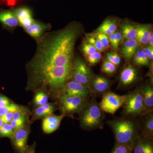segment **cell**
Here are the masks:
<instances>
[{
    "mask_svg": "<svg viewBox=\"0 0 153 153\" xmlns=\"http://www.w3.org/2000/svg\"><path fill=\"white\" fill-rule=\"evenodd\" d=\"M81 27L71 22L61 30L48 32L36 41V52L26 65L27 88L36 89L40 82L58 68L72 66L74 47Z\"/></svg>",
    "mask_w": 153,
    "mask_h": 153,
    "instance_id": "1",
    "label": "cell"
},
{
    "mask_svg": "<svg viewBox=\"0 0 153 153\" xmlns=\"http://www.w3.org/2000/svg\"><path fill=\"white\" fill-rule=\"evenodd\" d=\"M134 119L117 117L107 122L113 131L116 143L127 145L133 149L134 143L140 135L138 122Z\"/></svg>",
    "mask_w": 153,
    "mask_h": 153,
    "instance_id": "2",
    "label": "cell"
},
{
    "mask_svg": "<svg viewBox=\"0 0 153 153\" xmlns=\"http://www.w3.org/2000/svg\"><path fill=\"white\" fill-rule=\"evenodd\" d=\"M79 114L80 126L83 130L91 131L103 128L105 115L94 97L88 100Z\"/></svg>",
    "mask_w": 153,
    "mask_h": 153,
    "instance_id": "3",
    "label": "cell"
},
{
    "mask_svg": "<svg viewBox=\"0 0 153 153\" xmlns=\"http://www.w3.org/2000/svg\"><path fill=\"white\" fill-rule=\"evenodd\" d=\"M122 107L124 117L134 118L146 113L140 89L126 94L125 100Z\"/></svg>",
    "mask_w": 153,
    "mask_h": 153,
    "instance_id": "4",
    "label": "cell"
},
{
    "mask_svg": "<svg viewBox=\"0 0 153 153\" xmlns=\"http://www.w3.org/2000/svg\"><path fill=\"white\" fill-rule=\"evenodd\" d=\"M88 99L89 97L81 96H59L63 114H65L80 112L87 104Z\"/></svg>",
    "mask_w": 153,
    "mask_h": 153,
    "instance_id": "5",
    "label": "cell"
},
{
    "mask_svg": "<svg viewBox=\"0 0 153 153\" xmlns=\"http://www.w3.org/2000/svg\"><path fill=\"white\" fill-rule=\"evenodd\" d=\"M126 97V95H119L108 91L102 95L100 107L103 112L114 115L122 106Z\"/></svg>",
    "mask_w": 153,
    "mask_h": 153,
    "instance_id": "6",
    "label": "cell"
},
{
    "mask_svg": "<svg viewBox=\"0 0 153 153\" xmlns=\"http://www.w3.org/2000/svg\"><path fill=\"white\" fill-rule=\"evenodd\" d=\"M92 75L90 68L82 59L79 57L74 58L70 79L87 86Z\"/></svg>",
    "mask_w": 153,
    "mask_h": 153,
    "instance_id": "7",
    "label": "cell"
},
{
    "mask_svg": "<svg viewBox=\"0 0 153 153\" xmlns=\"http://www.w3.org/2000/svg\"><path fill=\"white\" fill-rule=\"evenodd\" d=\"M58 92L59 96H66L89 97L91 95L87 85L80 84L71 79L68 80L63 88Z\"/></svg>",
    "mask_w": 153,
    "mask_h": 153,
    "instance_id": "8",
    "label": "cell"
},
{
    "mask_svg": "<svg viewBox=\"0 0 153 153\" xmlns=\"http://www.w3.org/2000/svg\"><path fill=\"white\" fill-rule=\"evenodd\" d=\"M111 82L104 76L95 75L91 77L87 87L91 94H103L108 91Z\"/></svg>",
    "mask_w": 153,
    "mask_h": 153,
    "instance_id": "9",
    "label": "cell"
},
{
    "mask_svg": "<svg viewBox=\"0 0 153 153\" xmlns=\"http://www.w3.org/2000/svg\"><path fill=\"white\" fill-rule=\"evenodd\" d=\"M11 8L19 21V26L24 30L30 27L35 22L36 20L33 18V10L27 6Z\"/></svg>",
    "mask_w": 153,
    "mask_h": 153,
    "instance_id": "10",
    "label": "cell"
},
{
    "mask_svg": "<svg viewBox=\"0 0 153 153\" xmlns=\"http://www.w3.org/2000/svg\"><path fill=\"white\" fill-rule=\"evenodd\" d=\"M138 79L137 70L132 65H128L124 67L120 71L119 76L120 83L123 87L132 85Z\"/></svg>",
    "mask_w": 153,
    "mask_h": 153,
    "instance_id": "11",
    "label": "cell"
},
{
    "mask_svg": "<svg viewBox=\"0 0 153 153\" xmlns=\"http://www.w3.org/2000/svg\"><path fill=\"white\" fill-rule=\"evenodd\" d=\"M0 23L3 29L13 32L19 26V21L12 8L10 10L0 8Z\"/></svg>",
    "mask_w": 153,
    "mask_h": 153,
    "instance_id": "12",
    "label": "cell"
},
{
    "mask_svg": "<svg viewBox=\"0 0 153 153\" xmlns=\"http://www.w3.org/2000/svg\"><path fill=\"white\" fill-rule=\"evenodd\" d=\"M139 117L140 136L153 139V112L146 113Z\"/></svg>",
    "mask_w": 153,
    "mask_h": 153,
    "instance_id": "13",
    "label": "cell"
},
{
    "mask_svg": "<svg viewBox=\"0 0 153 153\" xmlns=\"http://www.w3.org/2000/svg\"><path fill=\"white\" fill-rule=\"evenodd\" d=\"M29 129L24 126L14 132L11 138L13 145L18 152L22 153L27 148V140L29 135Z\"/></svg>",
    "mask_w": 153,
    "mask_h": 153,
    "instance_id": "14",
    "label": "cell"
},
{
    "mask_svg": "<svg viewBox=\"0 0 153 153\" xmlns=\"http://www.w3.org/2000/svg\"><path fill=\"white\" fill-rule=\"evenodd\" d=\"M51 28L52 25L49 23H44L36 20L33 25L24 30L36 41L49 32Z\"/></svg>",
    "mask_w": 153,
    "mask_h": 153,
    "instance_id": "15",
    "label": "cell"
},
{
    "mask_svg": "<svg viewBox=\"0 0 153 153\" xmlns=\"http://www.w3.org/2000/svg\"><path fill=\"white\" fill-rule=\"evenodd\" d=\"M65 116L64 114L60 115L52 114L45 117L42 121V128L44 133L50 134L57 130Z\"/></svg>",
    "mask_w": 153,
    "mask_h": 153,
    "instance_id": "16",
    "label": "cell"
},
{
    "mask_svg": "<svg viewBox=\"0 0 153 153\" xmlns=\"http://www.w3.org/2000/svg\"><path fill=\"white\" fill-rule=\"evenodd\" d=\"M153 139L139 136L134 143L133 153H153Z\"/></svg>",
    "mask_w": 153,
    "mask_h": 153,
    "instance_id": "17",
    "label": "cell"
},
{
    "mask_svg": "<svg viewBox=\"0 0 153 153\" xmlns=\"http://www.w3.org/2000/svg\"><path fill=\"white\" fill-rule=\"evenodd\" d=\"M146 113L153 112V88L149 85H145L140 88Z\"/></svg>",
    "mask_w": 153,
    "mask_h": 153,
    "instance_id": "18",
    "label": "cell"
},
{
    "mask_svg": "<svg viewBox=\"0 0 153 153\" xmlns=\"http://www.w3.org/2000/svg\"><path fill=\"white\" fill-rule=\"evenodd\" d=\"M138 43L135 39L127 40L121 49L122 55L127 60H130L137 52Z\"/></svg>",
    "mask_w": 153,
    "mask_h": 153,
    "instance_id": "19",
    "label": "cell"
},
{
    "mask_svg": "<svg viewBox=\"0 0 153 153\" xmlns=\"http://www.w3.org/2000/svg\"><path fill=\"white\" fill-rule=\"evenodd\" d=\"M136 38L135 40L140 44H144L149 42V37L151 31L148 25H140L136 27Z\"/></svg>",
    "mask_w": 153,
    "mask_h": 153,
    "instance_id": "20",
    "label": "cell"
},
{
    "mask_svg": "<svg viewBox=\"0 0 153 153\" xmlns=\"http://www.w3.org/2000/svg\"><path fill=\"white\" fill-rule=\"evenodd\" d=\"M55 110V105L52 103H48L38 106L34 111L35 119L45 117L48 115L52 114Z\"/></svg>",
    "mask_w": 153,
    "mask_h": 153,
    "instance_id": "21",
    "label": "cell"
},
{
    "mask_svg": "<svg viewBox=\"0 0 153 153\" xmlns=\"http://www.w3.org/2000/svg\"><path fill=\"white\" fill-rule=\"evenodd\" d=\"M122 36L127 40L136 39V29L130 23H125L122 26Z\"/></svg>",
    "mask_w": 153,
    "mask_h": 153,
    "instance_id": "22",
    "label": "cell"
},
{
    "mask_svg": "<svg viewBox=\"0 0 153 153\" xmlns=\"http://www.w3.org/2000/svg\"><path fill=\"white\" fill-rule=\"evenodd\" d=\"M149 59L142 50L137 51L133 60V62L136 65L140 66H149Z\"/></svg>",
    "mask_w": 153,
    "mask_h": 153,
    "instance_id": "23",
    "label": "cell"
},
{
    "mask_svg": "<svg viewBox=\"0 0 153 153\" xmlns=\"http://www.w3.org/2000/svg\"><path fill=\"white\" fill-rule=\"evenodd\" d=\"M48 100L47 94L42 90H39L35 94L33 101L35 105L39 106L47 104Z\"/></svg>",
    "mask_w": 153,
    "mask_h": 153,
    "instance_id": "24",
    "label": "cell"
},
{
    "mask_svg": "<svg viewBox=\"0 0 153 153\" xmlns=\"http://www.w3.org/2000/svg\"><path fill=\"white\" fill-rule=\"evenodd\" d=\"M85 39L88 43L93 45L99 52H102L104 51L105 48L103 47L101 42L94 35H85Z\"/></svg>",
    "mask_w": 153,
    "mask_h": 153,
    "instance_id": "25",
    "label": "cell"
},
{
    "mask_svg": "<svg viewBox=\"0 0 153 153\" xmlns=\"http://www.w3.org/2000/svg\"><path fill=\"white\" fill-rule=\"evenodd\" d=\"M24 111L22 107L15 103H10L7 106L0 107V117L8 112Z\"/></svg>",
    "mask_w": 153,
    "mask_h": 153,
    "instance_id": "26",
    "label": "cell"
},
{
    "mask_svg": "<svg viewBox=\"0 0 153 153\" xmlns=\"http://www.w3.org/2000/svg\"><path fill=\"white\" fill-rule=\"evenodd\" d=\"M13 128L10 123L4 124L0 128V137L11 138L14 133Z\"/></svg>",
    "mask_w": 153,
    "mask_h": 153,
    "instance_id": "27",
    "label": "cell"
},
{
    "mask_svg": "<svg viewBox=\"0 0 153 153\" xmlns=\"http://www.w3.org/2000/svg\"><path fill=\"white\" fill-rule=\"evenodd\" d=\"M117 66L108 60H105L102 65L101 70L107 74H114L117 71Z\"/></svg>",
    "mask_w": 153,
    "mask_h": 153,
    "instance_id": "28",
    "label": "cell"
},
{
    "mask_svg": "<svg viewBox=\"0 0 153 153\" xmlns=\"http://www.w3.org/2000/svg\"><path fill=\"white\" fill-rule=\"evenodd\" d=\"M132 148L127 145L115 143L111 153H131Z\"/></svg>",
    "mask_w": 153,
    "mask_h": 153,
    "instance_id": "29",
    "label": "cell"
},
{
    "mask_svg": "<svg viewBox=\"0 0 153 153\" xmlns=\"http://www.w3.org/2000/svg\"><path fill=\"white\" fill-rule=\"evenodd\" d=\"M81 49L83 54L87 56L97 51V49L93 45L89 44L85 40L82 41Z\"/></svg>",
    "mask_w": 153,
    "mask_h": 153,
    "instance_id": "30",
    "label": "cell"
},
{
    "mask_svg": "<svg viewBox=\"0 0 153 153\" xmlns=\"http://www.w3.org/2000/svg\"><path fill=\"white\" fill-rule=\"evenodd\" d=\"M101 42L105 49H108L109 46V38L106 34L101 33H96L93 34Z\"/></svg>",
    "mask_w": 153,
    "mask_h": 153,
    "instance_id": "31",
    "label": "cell"
},
{
    "mask_svg": "<svg viewBox=\"0 0 153 153\" xmlns=\"http://www.w3.org/2000/svg\"><path fill=\"white\" fill-rule=\"evenodd\" d=\"M87 61L89 64L94 66L100 62L102 58V55L100 52L98 51L94 52L91 55L87 56Z\"/></svg>",
    "mask_w": 153,
    "mask_h": 153,
    "instance_id": "32",
    "label": "cell"
},
{
    "mask_svg": "<svg viewBox=\"0 0 153 153\" xmlns=\"http://www.w3.org/2000/svg\"><path fill=\"white\" fill-rule=\"evenodd\" d=\"M106 58L108 60L113 63L116 66H119L121 62V58L117 53H108L106 54Z\"/></svg>",
    "mask_w": 153,
    "mask_h": 153,
    "instance_id": "33",
    "label": "cell"
},
{
    "mask_svg": "<svg viewBox=\"0 0 153 153\" xmlns=\"http://www.w3.org/2000/svg\"><path fill=\"white\" fill-rule=\"evenodd\" d=\"M115 23L114 20L106 19L105 20L102 24L108 28L112 33H114L116 32L117 30V25Z\"/></svg>",
    "mask_w": 153,
    "mask_h": 153,
    "instance_id": "34",
    "label": "cell"
},
{
    "mask_svg": "<svg viewBox=\"0 0 153 153\" xmlns=\"http://www.w3.org/2000/svg\"><path fill=\"white\" fill-rule=\"evenodd\" d=\"M25 120H12L10 124L13 127L14 131H15L25 126Z\"/></svg>",
    "mask_w": 153,
    "mask_h": 153,
    "instance_id": "35",
    "label": "cell"
},
{
    "mask_svg": "<svg viewBox=\"0 0 153 153\" xmlns=\"http://www.w3.org/2000/svg\"><path fill=\"white\" fill-rule=\"evenodd\" d=\"M150 60H153V47L150 45L144 47L142 49Z\"/></svg>",
    "mask_w": 153,
    "mask_h": 153,
    "instance_id": "36",
    "label": "cell"
},
{
    "mask_svg": "<svg viewBox=\"0 0 153 153\" xmlns=\"http://www.w3.org/2000/svg\"><path fill=\"white\" fill-rule=\"evenodd\" d=\"M14 112H8L0 117L4 124L10 123L13 120Z\"/></svg>",
    "mask_w": 153,
    "mask_h": 153,
    "instance_id": "37",
    "label": "cell"
},
{
    "mask_svg": "<svg viewBox=\"0 0 153 153\" xmlns=\"http://www.w3.org/2000/svg\"><path fill=\"white\" fill-rule=\"evenodd\" d=\"M13 120H26V115L25 111H16L14 113Z\"/></svg>",
    "mask_w": 153,
    "mask_h": 153,
    "instance_id": "38",
    "label": "cell"
},
{
    "mask_svg": "<svg viewBox=\"0 0 153 153\" xmlns=\"http://www.w3.org/2000/svg\"><path fill=\"white\" fill-rule=\"evenodd\" d=\"M109 38V42H110L111 44L113 49H117L119 46L117 45V42L115 32L110 35Z\"/></svg>",
    "mask_w": 153,
    "mask_h": 153,
    "instance_id": "39",
    "label": "cell"
},
{
    "mask_svg": "<svg viewBox=\"0 0 153 153\" xmlns=\"http://www.w3.org/2000/svg\"><path fill=\"white\" fill-rule=\"evenodd\" d=\"M10 103V100L5 96H0V107L7 106Z\"/></svg>",
    "mask_w": 153,
    "mask_h": 153,
    "instance_id": "40",
    "label": "cell"
},
{
    "mask_svg": "<svg viewBox=\"0 0 153 153\" xmlns=\"http://www.w3.org/2000/svg\"><path fill=\"white\" fill-rule=\"evenodd\" d=\"M36 143L31 146H28L27 148L22 153H35Z\"/></svg>",
    "mask_w": 153,
    "mask_h": 153,
    "instance_id": "41",
    "label": "cell"
},
{
    "mask_svg": "<svg viewBox=\"0 0 153 153\" xmlns=\"http://www.w3.org/2000/svg\"><path fill=\"white\" fill-rule=\"evenodd\" d=\"M115 33L116 38L117 42V45H119L120 44L121 41L123 37L122 36L121 33L118 31H116Z\"/></svg>",
    "mask_w": 153,
    "mask_h": 153,
    "instance_id": "42",
    "label": "cell"
},
{
    "mask_svg": "<svg viewBox=\"0 0 153 153\" xmlns=\"http://www.w3.org/2000/svg\"><path fill=\"white\" fill-rule=\"evenodd\" d=\"M4 2L7 3L8 6H11V7H13L16 5L17 4V0H3Z\"/></svg>",
    "mask_w": 153,
    "mask_h": 153,
    "instance_id": "43",
    "label": "cell"
},
{
    "mask_svg": "<svg viewBox=\"0 0 153 153\" xmlns=\"http://www.w3.org/2000/svg\"><path fill=\"white\" fill-rule=\"evenodd\" d=\"M149 45L153 47V34L152 31H151L149 40Z\"/></svg>",
    "mask_w": 153,
    "mask_h": 153,
    "instance_id": "44",
    "label": "cell"
},
{
    "mask_svg": "<svg viewBox=\"0 0 153 153\" xmlns=\"http://www.w3.org/2000/svg\"><path fill=\"white\" fill-rule=\"evenodd\" d=\"M4 123H3L2 120L1 119V117H0V128H1L2 126L3 125H4Z\"/></svg>",
    "mask_w": 153,
    "mask_h": 153,
    "instance_id": "45",
    "label": "cell"
},
{
    "mask_svg": "<svg viewBox=\"0 0 153 153\" xmlns=\"http://www.w3.org/2000/svg\"><path fill=\"white\" fill-rule=\"evenodd\" d=\"M131 153H132V152H131Z\"/></svg>",
    "mask_w": 153,
    "mask_h": 153,
    "instance_id": "46",
    "label": "cell"
}]
</instances>
